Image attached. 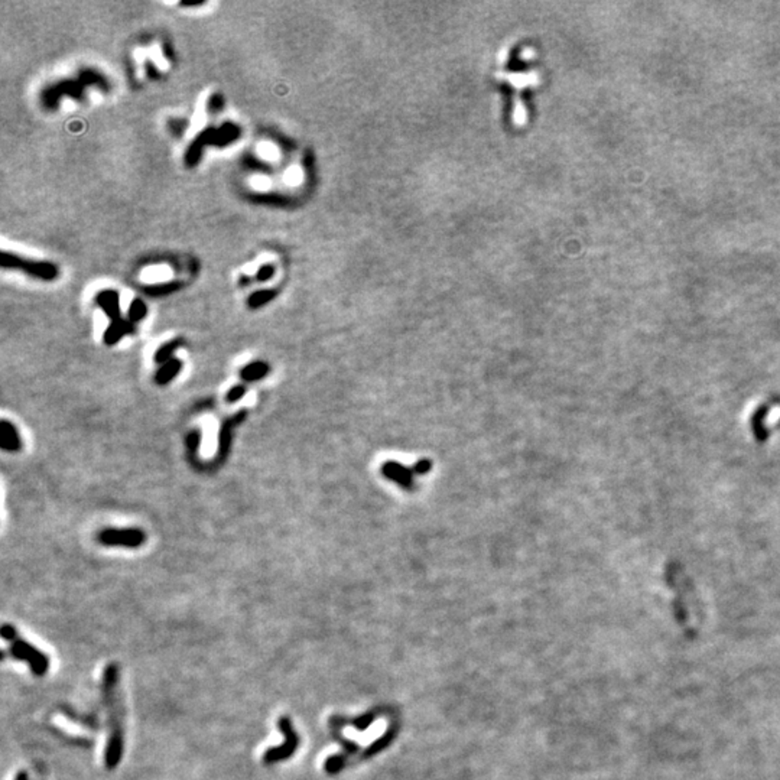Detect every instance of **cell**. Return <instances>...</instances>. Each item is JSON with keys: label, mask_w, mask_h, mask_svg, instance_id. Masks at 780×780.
Listing matches in <instances>:
<instances>
[{"label": "cell", "mask_w": 780, "mask_h": 780, "mask_svg": "<svg viewBox=\"0 0 780 780\" xmlns=\"http://www.w3.org/2000/svg\"><path fill=\"white\" fill-rule=\"evenodd\" d=\"M0 633H2V638L10 643L9 655L15 661L28 663L31 672L38 678H42L48 674L49 658L45 655V653H42L40 649H36L29 642L24 640L12 624H3Z\"/></svg>", "instance_id": "cell-2"}, {"label": "cell", "mask_w": 780, "mask_h": 780, "mask_svg": "<svg viewBox=\"0 0 780 780\" xmlns=\"http://www.w3.org/2000/svg\"><path fill=\"white\" fill-rule=\"evenodd\" d=\"M346 766H347V757L344 754H334L326 758L324 769L329 774H337Z\"/></svg>", "instance_id": "cell-11"}, {"label": "cell", "mask_w": 780, "mask_h": 780, "mask_svg": "<svg viewBox=\"0 0 780 780\" xmlns=\"http://www.w3.org/2000/svg\"><path fill=\"white\" fill-rule=\"evenodd\" d=\"M61 710H63V713H64L69 720L76 721V722H78V724H83V725H85V727L94 729V730L99 727V721H97L96 717H81V718H80V715L76 714L71 708H68V706H63Z\"/></svg>", "instance_id": "cell-12"}, {"label": "cell", "mask_w": 780, "mask_h": 780, "mask_svg": "<svg viewBox=\"0 0 780 780\" xmlns=\"http://www.w3.org/2000/svg\"><path fill=\"white\" fill-rule=\"evenodd\" d=\"M246 390H247V389H246V386H243V385H238V386L231 388V389L229 390L227 396H226V401L230 402V404L238 402L239 399H242V397L246 395Z\"/></svg>", "instance_id": "cell-13"}, {"label": "cell", "mask_w": 780, "mask_h": 780, "mask_svg": "<svg viewBox=\"0 0 780 780\" xmlns=\"http://www.w3.org/2000/svg\"><path fill=\"white\" fill-rule=\"evenodd\" d=\"M144 539H147V535L143 533V531L136 528H128V529L108 528L101 531L97 536V540L101 543V545L122 547L131 549L142 547Z\"/></svg>", "instance_id": "cell-4"}, {"label": "cell", "mask_w": 780, "mask_h": 780, "mask_svg": "<svg viewBox=\"0 0 780 780\" xmlns=\"http://www.w3.org/2000/svg\"><path fill=\"white\" fill-rule=\"evenodd\" d=\"M183 369V363L176 358H171L169 361H167L165 365H162L160 369L156 372L155 374V382L160 386H165L168 385L174 377H176Z\"/></svg>", "instance_id": "cell-6"}, {"label": "cell", "mask_w": 780, "mask_h": 780, "mask_svg": "<svg viewBox=\"0 0 780 780\" xmlns=\"http://www.w3.org/2000/svg\"><path fill=\"white\" fill-rule=\"evenodd\" d=\"M278 727H279L281 733L283 734L285 741L282 742L281 746L270 747L265 752V754L262 757V761L267 766H272L275 763H279V761L291 758L295 754V752L298 750L299 742H301L299 736L297 734V731L294 729L292 720L289 718L288 715H282L278 720Z\"/></svg>", "instance_id": "cell-3"}, {"label": "cell", "mask_w": 780, "mask_h": 780, "mask_svg": "<svg viewBox=\"0 0 780 780\" xmlns=\"http://www.w3.org/2000/svg\"><path fill=\"white\" fill-rule=\"evenodd\" d=\"M374 720H376V711H370V713H366V714H363L360 717H356L354 720H347V718L342 717V724L344 725L351 724V725H354L356 730L365 731V730H367V727Z\"/></svg>", "instance_id": "cell-10"}, {"label": "cell", "mask_w": 780, "mask_h": 780, "mask_svg": "<svg viewBox=\"0 0 780 780\" xmlns=\"http://www.w3.org/2000/svg\"><path fill=\"white\" fill-rule=\"evenodd\" d=\"M269 372H270L269 365H266L263 361H255L242 369L240 377L242 380H244V382H258V380L266 377Z\"/></svg>", "instance_id": "cell-7"}, {"label": "cell", "mask_w": 780, "mask_h": 780, "mask_svg": "<svg viewBox=\"0 0 780 780\" xmlns=\"http://www.w3.org/2000/svg\"><path fill=\"white\" fill-rule=\"evenodd\" d=\"M120 669L117 663H108L104 667L101 695L108 715V740L104 750V765L107 770H115L122 761L124 752L123 733V706L120 698Z\"/></svg>", "instance_id": "cell-1"}, {"label": "cell", "mask_w": 780, "mask_h": 780, "mask_svg": "<svg viewBox=\"0 0 780 780\" xmlns=\"http://www.w3.org/2000/svg\"><path fill=\"white\" fill-rule=\"evenodd\" d=\"M181 344H183V341H181V340H175V341H171V342L165 344V346L160 347V349L158 350V353L155 354V361L158 363V365H160V366H162V365H165L167 361H169L171 358H174V357H172V353H174L178 347H181Z\"/></svg>", "instance_id": "cell-9"}, {"label": "cell", "mask_w": 780, "mask_h": 780, "mask_svg": "<svg viewBox=\"0 0 780 780\" xmlns=\"http://www.w3.org/2000/svg\"><path fill=\"white\" fill-rule=\"evenodd\" d=\"M0 448L8 452H17L22 448L19 433L6 420L0 422Z\"/></svg>", "instance_id": "cell-5"}, {"label": "cell", "mask_w": 780, "mask_h": 780, "mask_svg": "<svg viewBox=\"0 0 780 780\" xmlns=\"http://www.w3.org/2000/svg\"><path fill=\"white\" fill-rule=\"evenodd\" d=\"M144 314H147V308L143 306V304L135 302V304L132 305V310H131V320H132V321H139V320H142V318L144 317Z\"/></svg>", "instance_id": "cell-14"}, {"label": "cell", "mask_w": 780, "mask_h": 780, "mask_svg": "<svg viewBox=\"0 0 780 780\" xmlns=\"http://www.w3.org/2000/svg\"><path fill=\"white\" fill-rule=\"evenodd\" d=\"M15 780H29V776H28V772H25V770H21V772H17V774H16V776H15Z\"/></svg>", "instance_id": "cell-15"}, {"label": "cell", "mask_w": 780, "mask_h": 780, "mask_svg": "<svg viewBox=\"0 0 780 780\" xmlns=\"http://www.w3.org/2000/svg\"><path fill=\"white\" fill-rule=\"evenodd\" d=\"M396 734H397V724L392 725V727L386 731V734H385L383 737H380L379 740H376V741L373 742V745L365 752V754H363V758L373 757L374 754H377V753H380L382 750H385L386 747H389V746L392 745V741L395 740Z\"/></svg>", "instance_id": "cell-8"}]
</instances>
